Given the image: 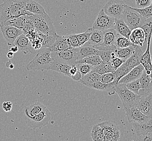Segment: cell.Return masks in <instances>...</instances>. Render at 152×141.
<instances>
[{
  "mask_svg": "<svg viewBox=\"0 0 152 141\" xmlns=\"http://www.w3.org/2000/svg\"><path fill=\"white\" fill-rule=\"evenodd\" d=\"M137 47V45H134L125 48H117L116 51V54L118 57L126 60L134 54Z\"/></svg>",
  "mask_w": 152,
  "mask_h": 141,
  "instance_id": "4dcf8cb0",
  "label": "cell"
},
{
  "mask_svg": "<svg viewBox=\"0 0 152 141\" xmlns=\"http://www.w3.org/2000/svg\"><path fill=\"white\" fill-rule=\"evenodd\" d=\"M101 76V75L100 74L92 70L91 72L82 76L79 82L85 86L89 87L92 84L97 82H100Z\"/></svg>",
  "mask_w": 152,
  "mask_h": 141,
  "instance_id": "484cf974",
  "label": "cell"
},
{
  "mask_svg": "<svg viewBox=\"0 0 152 141\" xmlns=\"http://www.w3.org/2000/svg\"><path fill=\"white\" fill-rule=\"evenodd\" d=\"M46 108V106L40 102H37L34 104L25 107L24 116L33 117L39 114L40 112Z\"/></svg>",
  "mask_w": 152,
  "mask_h": 141,
  "instance_id": "4316f807",
  "label": "cell"
},
{
  "mask_svg": "<svg viewBox=\"0 0 152 141\" xmlns=\"http://www.w3.org/2000/svg\"><path fill=\"white\" fill-rule=\"evenodd\" d=\"M135 106L143 114L152 118V93L141 96Z\"/></svg>",
  "mask_w": 152,
  "mask_h": 141,
  "instance_id": "9a60e30c",
  "label": "cell"
},
{
  "mask_svg": "<svg viewBox=\"0 0 152 141\" xmlns=\"http://www.w3.org/2000/svg\"><path fill=\"white\" fill-rule=\"evenodd\" d=\"M129 40L134 45L142 46L146 41L145 32L141 27H137L132 30Z\"/></svg>",
  "mask_w": 152,
  "mask_h": 141,
  "instance_id": "e0dca14e",
  "label": "cell"
},
{
  "mask_svg": "<svg viewBox=\"0 0 152 141\" xmlns=\"http://www.w3.org/2000/svg\"><path fill=\"white\" fill-rule=\"evenodd\" d=\"M138 140L140 141H152V134L140 136Z\"/></svg>",
  "mask_w": 152,
  "mask_h": 141,
  "instance_id": "681fc988",
  "label": "cell"
},
{
  "mask_svg": "<svg viewBox=\"0 0 152 141\" xmlns=\"http://www.w3.org/2000/svg\"><path fill=\"white\" fill-rule=\"evenodd\" d=\"M114 91L119 95L124 107L126 108L135 106L141 97L128 89L124 83L117 84L114 88Z\"/></svg>",
  "mask_w": 152,
  "mask_h": 141,
  "instance_id": "277c9868",
  "label": "cell"
},
{
  "mask_svg": "<svg viewBox=\"0 0 152 141\" xmlns=\"http://www.w3.org/2000/svg\"><path fill=\"white\" fill-rule=\"evenodd\" d=\"M125 62H126V60L122 59L120 58L119 57H116V58L113 59L111 61L113 66L115 70H116L120 66H121Z\"/></svg>",
  "mask_w": 152,
  "mask_h": 141,
  "instance_id": "7dc6e473",
  "label": "cell"
},
{
  "mask_svg": "<svg viewBox=\"0 0 152 141\" xmlns=\"http://www.w3.org/2000/svg\"><path fill=\"white\" fill-rule=\"evenodd\" d=\"M114 28L115 29L118 34L129 39L132 29L126 24L123 18L115 19Z\"/></svg>",
  "mask_w": 152,
  "mask_h": 141,
  "instance_id": "cb8c5ba5",
  "label": "cell"
},
{
  "mask_svg": "<svg viewBox=\"0 0 152 141\" xmlns=\"http://www.w3.org/2000/svg\"><path fill=\"white\" fill-rule=\"evenodd\" d=\"M0 28L4 38L9 47L14 46L17 37L23 34V30L12 26L0 25Z\"/></svg>",
  "mask_w": 152,
  "mask_h": 141,
  "instance_id": "8fae6325",
  "label": "cell"
},
{
  "mask_svg": "<svg viewBox=\"0 0 152 141\" xmlns=\"http://www.w3.org/2000/svg\"><path fill=\"white\" fill-rule=\"evenodd\" d=\"M93 71L102 75L107 73L114 72L115 70L113 66L112 62L102 61L101 64L95 67Z\"/></svg>",
  "mask_w": 152,
  "mask_h": 141,
  "instance_id": "1f68e13d",
  "label": "cell"
},
{
  "mask_svg": "<svg viewBox=\"0 0 152 141\" xmlns=\"http://www.w3.org/2000/svg\"><path fill=\"white\" fill-rule=\"evenodd\" d=\"M78 71L79 70H78V68L77 67V65L76 64L72 65L70 70V78L75 75Z\"/></svg>",
  "mask_w": 152,
  "mask_h": 141,
  "instance_id": "f907efd6",
  "label": "cell"
},
{
  "mask_svg": "<svg viewBox=\"0 0 152 141\" xmlns=\"http://www.w3.org/2000/svg\"><path fill=\"white\" fill-rule=\"evenodd\" d=\"M9 68H10V69H12H12H13V68H14V65L13 64H12V63L10 65V66H9Z\"/></svg>",
  "mask_w": 152,
  "mask_h": 141,
  "instance_id": "9f6ffc18",
  "label": "cell"
},
{
  "mask_svg": "<svg viewBox=\"0 0 152 141\" xmlns=\"http://www.w3.org/2000/svg\"><path fill=\"white\" fill-rule=\"evenodd\" d=\"M133 9L137 10V12L140 13L142 16L144 18H149L152 16V6L151 5L148 7H147L143 8H133Z\"/></svg>",
  "mask_w": 152,
  "mask_h": 141,
  "instance_id": "b9f144b4",
  "label": "cell"
},
{
  "mask_svg": "<svg viewBox=\"0 0 152 141\" xmlns=\"http://www.w3.org/2000/svg\"><path fill=\"white\" fill-rule=\"evenodd\" d=\"M31 16L36 31L40 32L46 35L54 36L58 35L53 22L52 21L48 14L41 15L32 14Z\"/></svg>",
  "mask_w": 152,
  "mask_h": 141,
  "instance_id": "3957f363",
  "label": "cell"
},
{
  "mask_svg": "<svg viewBox=\"0 0 152 141\" xmlns=\"http://www.w3.org/2000/svg\"><path fill=\"white\" fill-rule=\"evenodd\" d=\"M72 66V65L68 64L64 62L54 60L51 65L50 70H55L66 76L70 77V70Z\"/></svg>",
  "mask_w": 152,
  "mask_h": 141,
  "instance_id": "603a6c76",
  "label": "cell"
},
{
  "mask_svg": "<svg viewBox=\"0 0 152 141\" xmlns=\"http://www.w3.org/2000/svg\"><path fill=\"white\" fill-rule=\"evenodd\" d=\"M125 84H126V86H127V87L128 89H129L132 92L137 95L139 94V92L141 88V85L139 79L136 80Z\"/></svg>",
  "mask_w": 152,
  "mask_h": 141,
  "instance_id": "60d3db41",
  "label": "cell"
},
{
  "mask_svg": "<svg viewBox=\"0 0 152 141\" xmlns=\"http://www.w3.org/2000/svg\"><path fill=\"white\" fill-rule=\"evenodd\" d=\"M52 51L49 47L38 50L34 58L27 65L28 70H49L54 59L51 57Z\"/></svg>",
  "mask_w": 152,
  "mask_h": 141,
  "instance_id": "7a4b0ae2",
  "label": "cell"
},
{
  "mask_svg": "<svg viewBox=\"0 0 152 141\" xmlns=\"http://www.w3.org/2000/svg\"><path fill=\"white\" fill-rule=\"evenodd\" d=\"M39 0H24V5L26 10L33 14H47L43 7L40 4Z\"/></svg>",
  "mask_w": 152,
  "mask_h": 141,
  "instance_id": "d6986e66",
  "label": "cell"
},
{
  "mask_svg": "<svg viewBox=\"0 0 152 141\" xmlns=\"http://www.w3.org/2000/svg\"><path fill=\"white\" fill-rule=\"evenodd\" d=\"M140 27L142 28L145 31L146 34V40H147L148 37L152 28V16L149 18H147L143 25Z\"/></svg>",
  "mask_w": 152,
  "mask_h": 141,
  "instance_id": "7bdbcfd3",
  "label": "cell"
},
{
  "mask_svg": "<svg viewBox=\"0 0 152 141\" xmlns=\"http://www.w3.org/2000/svg\"><path fill=\"white\" fill-rule=\"evenodd\" d=\"M50 118L51 113L46 107L35 116L33 117H25V120L28 126L31 129H41L48 124Z\"/></svg>",
  "mask_w": 152,
  "mask_h": 141,
  "instance_id": "8992f818",
  "label": "cell"
},
{
  "mask_svg": "<svg viewBox=\"0 0 152 141\" xmlns=\"http://www.w3.org/2000/svg\"><path fill=\"white\" fill-rule=\"evenodd\" d=\"M0 4V23L27 15L24 0H2Z\"/></svg>",
  "mask_w": 152,
  "mask_h": 141,
  "instance_id": "6da1fadb",
  "label": "cell"
},
{
  "mask_svg": "<svg viewBox=\"0 0 152 141\" xmlns=\"http://www.w3.org/2000/svg\"><path fill=\"white\" fill-rule=\"evenodd\" d=\"M117 34L118 33L114 28L104 31V43L101 46L115 45V41Z\"/></svg>",
  "mask_w": 152,
  "mask_h": 141,
  "instance_id": "f1b7e54d",
  "label": "cell"
},
{
  "mask_svg": "<svg viewBox=\"0 0 152 141\" xmlns=\"http://www.w3.org/2000/svg\"><path fill=\"white\" fill-rule=\"evenodd\" d=\"M52 51H61L73 48L69 43L67 35L60 36L58 35L55 43L52 46L49 47Z\"/></svg>",
  "mask_w": 152,
  "mask_h": 141,
  "instance_id": "ffe728a7",
  "label": "cell"
},
{
  "mask_svg": "<svg viewBox=\"0 0 152 141\" xmlns=\"http://www.w3.org/2000/svg\"><path fill=\"white\" fill-rule=\"evenodd\" d=\"M93 31V27L89 28L84 33H80V34H76V36L77 37L81 45H83L88 42Z\"/></svg>",
  "mask_w": 152,
  "mask_h": 141,
  "instance_id": "f35d334b",
  "label": "cell"
},
{
  "mask_svg": "<svg viewBox=\"0 0 152 141\" xmlns=\"http://www.w3.org/2000/svg\"><path fill=\"white\" fill-rule=\"evenodd\" d=\"M96 49L99 50V54L102 61L111 62L112 54L113 52H115L117 48L115 45L108 46H98L94 47Z\"/></svg>",
  "mask_w": 152,
  "mask_h": 141,
  "instance_id": "7402d4cb",
  "label": "cell"
},
{
  "mask_svg": "<svg viewBox=\"0 0 152 141\" xmlns=\"http://www.w3.org/2000/svg\"><path fill=\"white\" fill-rule=\"evenodd\" d=\"M135 131L138 137L142 135L152 134V119L145 123H133Z\"/></svg>",
  "mask_w": 152,
  "mask_h": 141,
  "instance_id": "44dd1931",
  "label": "cell"
},
{
  "mask_svg": "<svg viewBox=\"0 0 152 141\" xmlns=\"http://www.w3.org/2000/svg\"><path fill=\"white\" fill-rule=\"evenodd\" d=\"M102 62V60L99 55H91L87 57H86L79 60L76 61L75 64L80 63H86L91 65L93 66H97Z\"/></svg>",
  "mask_w": 152,
  "mask_h": 141,
  "instance_id": "d590c367",
  "label": "cell"
},
{
  "mask_svg": "<svg viewBox=\"0 0 152 141\" xmlns=\"http://www.w3.org/2000/svg\"><path fill=\"white\" fill-rule=\"evenodd\" d=\"M126 4L121 0H110L103 8L104 12L113 18H122V14Z\"/></svg>",
  "mask_w": 152,
  "mask_h": 141,
  "instance_id": "ba28073f",
  "label": "cell"
},
{
  "mask_svg": "<svg viewBox=\"0 0 152 141\" xmlns=\"http://www.w3.org/2000/svg\"><path fill=\"white\" fill-rule=\"evenodd\" d=\"M67 38L70 43V46L73 48H77L82 46L76 36V34H72L67 35Z\"/></svg>",
  "mask_w": 152,
  "mask_h": 141,
  "instance_id": "f6af8a7d",
  "label": "cell"
},
{
  "mask_svg": "<svg viewBox=\"0 0 152 141\" xmlns=\"http://www.w3.org/2000/svg\"><path fill=\"white\" fill-rule=\"evenodd\" d=\"M115 22V18L108 15L102 8L101 9L92 27L94 29L104 32L107 29L114 28Z\"/></svg>",
  "mask_w": 152,
  "mask_h": 141,
  "instance_id": "9c48e42d",
  "label": "cell"
},
{
  "mask_svg": "<svg viewBox=\"0 0 152 141\" xmlns=\"http://www.w3.org/2000/svg\"><path fill=\"white\" fill-rule=\"evenodd\" d=\"M51 57L55 60L73 65L75 64L78 59L77 48H72L61 51H52Z\"/></svg>",
  "mask_w": 152,
  "mask_h": 141,
  "instance_id": "52a82bcc",
  "label": "cell"
},
{
  "mask_svg": "<svg viewBox=\"0 0 152 141\" xmlns=\"http://www.w3.org/2000/svg\"><path fill=\"white\" fill-rule=\"evenodd\" d=\"M141 88L139 92V95L145 96L152 93V73L148 74L145 70L139 79Z\"/></svg>",
  "mask_w": 152,
  "mask_h": 141,
  "instance_id": "5bb4252c",
  "label": "cell"
},
{
  "mask_svg": "<svg viewBox=\"0 0 152 141\" xmlns=\"http://www.w3.org/2000/svg\"><path fill=\"white\" fill-rule=\"evenodd\" d=\"M145 68V70L152 71V62H142L141 63Z\"/></svg>",
  "mask_w": 152,
  "mask_h": 141,
  "instance_id": "816d5d0a",
  "label": "cell"
},
{
  "mask_svg": "<svg viewBox=\"0 0 152 141\" xmlns=\"http://www.w3.org/2000/svg\"><path fill=\"white\" fill-rule=\"evenodd\" d=\"M115 45L117 48H122L134 45V44L131 42L128 37H124L118 33L116 37Z\"/></svg>",
  "mask_w": 152,
  "mask_h": 141,
  "instance_id": "e575fe53",
  "label": "cell"
},
{
  "mask_svg": "<svg viewBox=\"0 0 152 141\" xmlns=\"http://www.w3.org/2000/svg\"><path fill=\"white\" fill-rule=\"evenodd\" d=\"M152 36V28L150 32L149 35L147 39V46L146 48V51L145 53H143V55L141 59V63L142 62H152V59H151V55L150 52V46L151 43V38Z\"/></svg>",
  "mask_w": 152,
  "mask_h": 141,
  "instance_id": "74e56055",
  "label": "cell"
},
{
  "mask_svg": "<svg viewBox=\"0 0 152 141\" xmlns=\"http://www.w3.org/2000/svg\"><path fill=\"white\" fill-rule=\"evenodd\" d=\"M104 43V32L94 29L87 43L94 47L100 46Z\"/></svg>",
  "mask_w": 152,
  "mask_h": 141,
  "instance_id": "83f0119b",
  "label": "cell"
},
{
  "mask_svg": "<svg viewBox=\"0 0 152 141\" xmlns=\"http://www.w3.org/2000/svg\"><path fill=\"white\" fill-rule=\"evenodd\" d=\"M124 109L127 120L130 123H145L152 119L141 112L135 106L131 108L124 107Z\"/></svg>",
  "mask_w": 152,
  "mask_h": 141,
  "instance_id": "7c38bea8",
  "label": "cell"
},
{
  "mask_svg": "<svg viewBox=\"0 0 152 141\" xmlns=\"http://www.w3.org/2000/svg\"><path fill=\"white\" fill-rule=\"evenodd\" d=\"M145 70V68L143 65L140 64L138 66L132 68V70L126 74L125 76L122 77L121 79L119 80V83H130L136 80L139 79L141 75L143 73V71Z\"/></svg>",
  "mask_w": 152,
  "mask_h": 141,
  "instance_id": "2e32d148",
  "label": "cell"
},
{
  "mask_svg": "<svg viewBox=\"0 0 152 141\" xmlns=\"http://www.w3.org/2000/svg\"><path fill=\"white\" fill-rule=\"evenodd\" d=\"M26 15L21 16L18 18L10 19L6 21L0 23V25L12 26H14L15 27L18 28L23 30L24 22L26 21Z\"/></svg>",
  "mask_w": 152,
  "mask_h": 141,
  "instance_id": "d6a6232c",
  "label": "cell"
},
{
  "mask_svg": "<svg viewBox=\"0 0 152 141\" xmlns=\"http://www.w3.org/2000/svg\"><path fill=\"white\" fill-rule=\"evenodd\" d=\"M14 45L18 47V51L23 53L25 54L28 53L32 54H37V50L34 48L29 38L24 33L17 37L14 42Z\"/></svg>",
  "mask_w": 152,
  "mask_h": 141,
  "instance_id": "4fadbf2b",
  "label": "cell"
},
{
  "mask_svg": "<svg viewBox=\"0 0 152 141\" xmlns=\"http://www.w3.org/2000/svg\"><path fill=\"white\" fill-rule=\"evenodd\" d=\"M77 60L91 55H98L99 50L95 48L94 46L88 44L87 43L77 48Z\"/></svg>",
  "mask_w": 152,
  "mask_h": 141,
  "instance_id": "ac0fdd59",
  "label": "cell"
},
{
  "mask_svg": "<svg viewBox=\"0 0 152 141\" xmlns=\"http://www.w3.org/2000/svg\"><path fill=\"white\" fill-rule=\"evenodd\" d=\"M117 84H118V83L116 82L115 80L112 83H107V84L102 83L101 82H97L96 83H94L91 85L89 88L108 92H115L114 88Z\"/></svg>",
  "mask_w": 152,
  "mask_h": 141,
  "instance_id": "f546056e",
  "label": "cell"
},
{
  "mask_svg": "<svg viewBox=\"0 0 152 141\" xmlns=\"http://www.w3.org/2000/svg\"><path fill=\"white\" fill-rule=\"evenodd\" d=\"M132 70V68H129L128 66H127L125 63H124L114 72L116 76L115 81L119 83V80L121 79L122 77L127 74Z\"/></svg>",
  "mask_w": 152,
  "mask_h": 141,
  "instance_id": "8d00e7d4",
  "label": "cell"
},
{
  "mask_svg": "<svg viewBox=\"0 0 152 141\" xmlns=\"http://www.w3.org/2000/svg\"><path fill=\"white\" fill-rule=\"evenodd\" d=\"M82 77V74H81V73L79 71H78V72H77V73H76L75 75H74V76L72 77L71 78H72V79L74 80V81L79 82L80 79H81Z\"/></svg>",
  "mask_w": 152,
  "mask_h": 141,
  "instance_id": "f5cc1de1",
  "label": "cell"
},
{
  "mask_svg": "<svg viewBox=\"0 0 152 141\" xmlns=\"http://www.w3.org/2000/svg\"><path fill=\"white\" fill-rule=\"evenodd\" d=\"M152 0H135V3L139 8H143L151 5Z\"/></svg>",
  "mask_w": 152,
  "mask_h": 141,
  "instance_id": "bcb514c9",
  "label": "cell"
},
{
  "mask_svg": "<svg viewBox=\"0 0 152 141\" xmlns=\"http://www.w3.org/2000/svg\"><path fill=\"white\" fill-rule=\"evenodd\" d=\"M151 6H152V1H151Z\"/></svg>",
  "mask_w": 152,
  "mask_h": 141,
  "instance_id": "6f0895ef",
  "label": "cell"
},
{
  "mask_svg": "<svg viewBox=\"0 0 152 141\" xmlns=\"http://www.w3.org/2000/svg\"><path fill=\"white\" fill-rule=\"evenodd\" d=\"M2 108L6 112H10L12 110V104L11 101H4L2 104Z\"/></svg>",
  "mask_w": 152,
  "mask_h": 141,
  "instance_id": "c3c4849f",
  "label": "cell"
},
{
  "mask_svg": "<svg viewBox=\"0 0 152 141\" xmlns=\"http://www.w3.org/2000/svg\"><path fill=\"white\" fill-rule=\"evenodd\" d=\"M122 18L132 30L135 28L140 27L146 20L139 12L127 5L125 7Z\"/></svg>",
  "mask_w": 152,
  "mask_h": 141,
  "instance_id": "5b68a950",
  "label": "cell"
},
{
  "mask_svg": "<svg viewBox=\"0 0 152 141\" xmlns=\"http://www.w3.org/2000/svg\"><path fill=\"white\" fill-rule=\"evenodd\" d=\"M91 138L94 141H104L103 129L100 123L95 124L91 129Z\"/></svg>",
  "mask_w": 152,
  "mask_h": 141,
  "instance_id": "836d02e7",
  "label": "cell"
},
{
  "mask_svg": "<svg viewBox=\"0 0 152 141\" xmlns=\"http://www.w3.org/2000/svg\"><path fill=\"white\" fill-rule=\"evenodd\" d=\"M76 65L78 68V70L82 74V76H83L88 73L91 72L92 70H93L95 67L93 65L86 64V63H80Z\"/></svg>",
  "mask_w": 152,
  "mask_h": 141,
  "instance_id": "ab89813d",
  "label": "cell"
},
{
  "mask_svg": "<svg viewBox=\"0 0 152 141\" xmlns=\"http://www.w3.org/2000/svg\"><path fill=\"white\" fill-rule=\"evenodd\" d=\"M143 54L142 51L140 48V46L137 45L134 54L126 60L124 63L129 68H133L141 64V59Z\"/></svg>",
  "mask_w": 152,
  "mask_h": 141,
  "instance_id": "d4e9b609",
  "label": "cell"
},
{
  "mask_svg": "<svg viewBox=\"0 0 152 141\" xmlns=\"http://www.w3.org/2000/svg\"><path fill=\"white\" fill-rule=\"evenodd\" d=\"M10 51H12V52H17L18 51V47L17 46H16V45H14V46H12V47H10Z\"/></svg>",
  "mask_w": 152,
  "mask_h": 141,
  "instance_id": "db71d44e",
  "label": "cell"
},
{
  "mask_svg": "<svg viewBox=\"0 0 152 141\" xmlns=\"http://www.w3.org/2000/svg\"><path fill=\"white\" fill-rule=\"evenodd\" d=\"M104 132V141H117L120 140V128L115 123L111 121H106L100 123Z\"/></svg>",
  "mask_w": 152,
  "mask_h": 141,
  "instance_id": "30bf717a",
  "label": "cell"
},
{
  "mask_svg": "<svg viewBox=\"0 0 152 141\" xmlns=\"http://www.w3.org/2000/svg\"><path fill=\"white\" fill-rule=\"evenodd\" d=\"M14 53L12 52V51H9V52L7 53V58L9 59H12V58L14 57Z\"/></svg>",
  "mask_w": 152,
  "mask_h": 141,
  "instance_id": "11a10c76",
  "label": "cell"
},
{
  "mask_svg": "<svg viewBox=\"0 0 152 141\" xmlns=\"http://www.w3.org/2000/svg\"><path fill=\"white\" fill-rule=\"evenodd\" d=\"M115 74L114 72L107 73L101 76L100 82L104 83H110L114 82L115 79Z\"/></svg>",
  "mask_w": 152,
  "mask_h": 141,
  "instance_id": "ee69618b",
  "label": "cell"
}]
</instances>
